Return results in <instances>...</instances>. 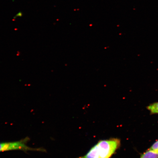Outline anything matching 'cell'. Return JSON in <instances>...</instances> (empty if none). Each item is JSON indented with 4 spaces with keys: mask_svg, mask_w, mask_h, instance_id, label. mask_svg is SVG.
I'll use <instances>...</instances> for the list:
<instances>
[{
    "mask_svg": "<svg viewBox=\"0 0 158 158\" xmlns=\"http://www.w3.org/2000/svg\"><path fill=\"white\" fill-rule=\"evenodd\" d=\"M120 145L121 141L119 138L100 140L85 155L78 158H110Z\"/></svg>",
    "mask_w": 158,
    "mask_h": 158,
    "instance_id": "obj_1",
    "label": "cell"
},
{
    "mask_svg": "<svg viewBox=\"0 0 158 158\" xmlns=\"http://www.w3.org/2000/svg\"><path fill=\"white\" fill-rule=\"evenodd\" d=\"M29 140L28 138H26L19 141L0 143V152L11 151H45V149L43 148H35L29 147L27 145Z\"/></svg>",
    "mask_w": 158,
    "mask_h": 158,
    "instance_id": "obj_2",
    "label": "cell"
},
{
    "mask_svg": "<svg viewBox=\"0 0 158 158\" xmlns=\"http://www.w3.org/2000/svg\"><path fill=\"white\" fill-rule=\"evenodd\" d=\"M147 108L151 114H158V102L150 105Z\"/></svg>",
    "mask_w": 158,
    "mask_h": 158,
    "instance_id": "obj_3",
    "label": "cell"
},
{
    "mask_svg": "<svg viewBox=\"0 0 158 158\" xmlns=\"http://www.w3.org/2000/svg\"><path fill=\"white\" fill-rule=\"evenodd\" d=\"M149 149L152 151H158V140L156 141Z\"/></svg>",
    "mask_w": 158,
    "mask_h": 158,
    "instance_id": "obj_4",
    "label": "cell"
}]
</instances>
